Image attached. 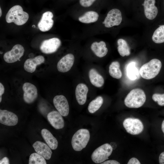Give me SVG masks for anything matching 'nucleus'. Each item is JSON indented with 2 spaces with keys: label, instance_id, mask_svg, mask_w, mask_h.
Returning a JSON list of instances; mask_svg holds the SVG:
<instances>
[{
  "label": "nucleus",
  "instance_id": "0eeeda50",
  "mask_svg": "<svg viewBox=\"0 0 164 164\" xmlns=\"http://www.w3.org/2000/svg\"><path fill=\"white\" fill-rule=\"evenodd\" d=\"M122 20L121 11L117 9H113L108 12L103 23L106 27L110 28L119 25Z\"/></svg>",
  "mask_w": 164,
  "mask_h": 164
},
{
  "label": "nucleus",
  "instance_id": "bb28decb",
  "mask_svg": "<svg viewBox=\"0 0 164 164\" xmlns=\"http://www.w3.org/2000/svg\"><path fill=\"white\" fill-rule=\"evenodd\" d=\"M103 102V98L101 96H98L93 100L89 104L88 107L89 112L93 113L97 111L101 107Z\"/></svg>",
  "mask_w": 164,
  "mask_h": 164
},
{
  "label": "nucleus",
  "instance_id": "f704fd0d",
  "mask_svg": "<svg viewBox=\"0 0 164 164\" xmlns=\"http://www.w3.org/2000/svg\"><path fill=\"white\" fill-rule=\"evenodd\" d=\"M159 162L160 164H164V152L160 154L159 157Z\"/></svg>",
  "mask_w": 164,
  "mask_h": 164
},
{
  "label": "nucleus",
  "instance_id": "f257e3e1",
  "mask_svg": "<svg viewBox=\"0 0 164 164\" xmlns=\"http://www.w3.org/2000/svg\"><path fill=\"white\" fill-rule=\"evenodd\" d=\"M29 15L24 11L22 7L19 5H15L12 7L7 13L5 19L8 23L14 22L18 26L25 24L28 21Z\"/></svg>",
  "mask_w": 164,
  "mask_h": 164
},
{
  "label": "nucleus",
  "instance_id": "39448f33",
  "mask_svg": "<svg viewBox=\"0 0 164 164\" xmlns=\"http://www.w3.org/2000/svg\"><path fill=\"white\" fill-rule=\"evenodd\" d=\"M112 151L113 148L110 145L104 144L94 151L91 156V159L96 163H101L108 159Z\"/></svg>",
  "mask_w": 164,
  "mask_h": 164
},
{
  "label": "nucleus",
  "instance_id": "c756f323",
  "mask_svg": "<svg viewBox=\"0 0 164 164\" xmlns=\"http://www.w3.org/2000/svg\"><path fill=\"white\" fill-rule=\"evenodd\" d=\"M152 99L154 101L157 102L159 105L164 106V94H154L152 96Z\"/></svg>",
  "mask_w": 164,
  "mask_h": 164
},
{
  "label": "nucleus",
  "instance_id": "4c0bfd02",
  "mask_svg": "<svg viewBox=\"0 0 164 164\" xmlns=\"http://www.w3.org/2000/svg\"><path fill=\"white\" fill-rule=\"evenodd\" d=\"M0 17H1L2 15V11L1 7L0 8Z\"/></svg>",
  "mask_w": 164,
  "mask_h": 164
},
{
  "label": "nucleus",
  "instance_id": "ea45409f",
  "mask_svg": "<svg viewBox=\"0 0 164 164\" xmlns=\"http://www.w3.org/2000/svg\"></svg>",
  "mask_w": 164,
  "mask_h": 164
},
{
  "label": "nucleus",
  "instance_id": "6e6552de",
  "mask_svg": "<svg viewBox=\"0 0 164 164\" xmlns=\"http://www.w3.org/2000/svg\"><path fill=\"white\" fill-rule=\"evenodd\" d=\"M24 49L23 46L20 44L15 45L12 50L5 53L4 56V60L7 63H14L18 60L23 55Z\"/></svg>",
  "mask_w": 164,
  "mask_h": 164
},
{
  "label": "nucleus",
  "instance_id": "2eb2a0df",
  "mask_svg": "<svg viewBox=\"0 0 164 164\" xmlns=\"http://www.w3.org/2000/svg\"><path fill=\"white\" fill-rule=\"evenodd\" d=\"M48 120L51 125L56 129L63 128L64 126V120L62 115L57 111L50 112L47 114Z\"/></svg>",
  "mask_w": 164,
  "mask_h": 164
},
{
  "label": "nucleus",
  "instance_id": "473e14b6",
  "mask_svg": "<svg viewBox=\"0 0 164 164\" xmlns=\"http://www.w3.org/2000/svg\"><path fill=\"white\" fill-rule=\"evenodd\" d=\"M101 164H119L120 163L115 160H109L104 161Z\"/></svg>",
  "mask_w": 164,
  "mask_h": 164
},
{
  "label": "nucleus",
  "instance_id": "72a5a7b5",
  "mask_svg": "<svg viewBox=\"0 0 164 164\" xmlns=\"http://www.w3.org/2000/svg\"><path fill=\"white\" fill-rule=\"evenodd\" d=\"M9 159L7 157H4L0 160V164H9Z\"/></svg>",
  "mask_w": 164,
  "mask_h": 164
},
{
  "label": "nucleus",
  "instance_id": "f3484780",
  "mask_svg": "<svg viewBox=\"0 0 164 164\" xmlns=\"http://www.w3.org/2000/svg\"><path fill=\"white\" fill-rule=\"evenodd\" d=\"M32 146L36 152L43 156L45 159L49 160L50 159L52 152L51 149L46 144L37 141L33 143Z\"/></svg>",
  "mask_w": 164,
  "mask_h": 164
},
{
  "label": "nucleus",
  "instance_id": "20e7f679",
  "mask_svg": "<svg viewBox=\"0 0 164 164\" xmlns=\"http://www.w3.org/2000/svg\"><path fill=\"white\" fill-rule=\"evenodd\" d=\"M90 138L89 131L85 129H80L73 135L72 138L71 145L76 151H81L87 146Z\"/></svg>",
  "mask_w": 164,
  "mask_h": 164
},
{
  "label": "nucleus",
  "instance_id": "a211bd4d",
  "mask_svg": "<svg viewBox=\"0 0 164 164\" xmlns=\"http://www.w3.org/2000/svg\"><path fill=\"white\" fill-rule=\"evenodd\" d=\"M45 60L44 57L41 55L37 56L32 59H28L24 63V68L27 72L33 73L36 70V66L43 63Z\"/></svg>",
  "mask_w": 164,
  "mask_h": 164
},
{
  "label": "nucleus",
  "instance_id": "1a4fd4ad",
  "mask_svg": "<svg viewBox=\"0 0 164 164\" xmlns=\"http://www.w3.org/2000/svg\"><path fill=\"white\" fill-rule=\"evenodd\" d=\"M61 44V41L59 38H53L43 40L40 45V49L44 53L51 54L56 52Z\"/></svg>",
  "mask_w": 164,
  "mask_h": 164
},
{
  "label": "nucleus",
  "instance_id": "412c9836",
  "mask_svg": "<svg viewBox=\"0 0 164 164\" xmlns=\"http://www.w3.org/2000/svg\"><path fill=\"white\" fill-rule=\"evenodd\" d=\"M41 134L45 142L51 149L55 150L57 148L58 141L50 131L46 129H43Z\"/></svg>",
  "mask_w": 164,
  "mask_h": 164
},
{
  "label": "nucleus",
  "instance_id": "393cba45",
  "mask_svg": "<svg viewBox=\"0 0 164 164\" xmlns=\"http://www.w3.org/2000/svg\"><path fill=\"white\" fill-rule=\"evenodd\" d=\"M119 63L117 61L113 62L109 67V73L110 75L113 78L120 79L122 77L121 72L120 69Z\"/></svg>",
  "mask_w": 164,
  "mask_h": 164
},
{
  "label": "nucleus",
  "instance_id": "58836bf2",
  "mask_svg": "<svg viewBox=\"0 0 164 164\" xmlns=\"http://www.w3.org/2000/svg\"><path fill=\"white\" fill-rule=\"evenodd\" d=\"M32 27H35V25H32Z\"/></svg>",
  "mask_w": 164,
  "mask_h": 164
},
{
  "label": "nucleus",
  "instance_id": "423d86ee",
  "mask_svg": "<svg viewBox=\"0 0 164 164\" xmlns=\"http://www.w3.org/2000/svg\"><path fill=\"white\" fill-rule=\"evenodd\" d=\"M123 125L127 132L132 135H137L141 133L144 129L142 122L139 119L129 118L123 121Z\"/></svg>",
  "mask_w": 164,
  "mask_h": 164
},
{
  "label": "nucleus",
  "instance_id": "c85d7f7f",
  "mask_svg": "<svg viewBox=\"0 0 164 164\" xmlns=\"http://www.w3.org/2000/svg\"><path fill=\"white\" fill-rule=\"evenodd\" d=\"M29 164H46L45 159L38 153H33L29 156Z\"/></svg>",
  "mask_w": 164,
  "mask_h": 164
},
{
  "label": "nucleus",
  "instance_id": "cd10ccee",
  "mask_svg": "<svg viewBox=\"0 0 164 164\" xmlns=\"http://www.w3.org/2000/svg\"><path fill=\"white\" fill-rule=\"evenodd\" d=\"M127 74L128 77L132 80H135L138 77V70L134 62L131 63L128 66Z\"/></svg>",
  "mask_w": 164,
  "mask_h": 164
},
{
  "label": "nucleus",
  "instance_id": "aec40b11",
  "mask_svg": "<svg viewBox=\"0 0 164 164\" xmlns=\"http://www.w3.org/2000/svg\"><path fill=\"white\" fill-rule=\"evenodd\" d=\"M91 49L96 56L100 58L105 56L108 52L106 44L103 41L93 43L91 46Z\"/></svg>",
  "mask_w": 164,
  "mask_h": 164
},
{
  "label": "nucleus",
  "instance_id": "dca6fc26",
  "mask_svg": "<svg viewBox=\"0 0 164 164\" xmlns=\"http://www.w3.org/2000/svg\"><path fill=\"white\" fill-rule=\"evenodd\" d=\"M155 0H145L143 4L144 14L148 19L152 20L156 16L158 9L155 5Z\"/></svg>",
  "mask_w": 164,
  "mask_h": 164
},
{
  "label": "nucleus",
  "instance_id": "4468645a",
  "mask_svg": "<svg viewBox=\"0 0 164 164\" xmlns=\"http://www.w3.org/2000/svg\"><path fill=\"white\" fill-rule=\"evenodd\" d=\"M74 61L73 54L69 53L63 56L59 61L57 65L58 71L64 73L69 71L72 67Z\"/></svg>",
  "mask_w": 164,
  "mask_h": 164
},
{
  "label": "nucleus",
  "instance_id": "c9c22d12",
  "mask_svg": "<svg viewBox=\"0 0 164 164\" xmlns=\"http://www.w3.org/2000/svg\"><path fill=\"white\" fill-rule=\"evenodd\" d=\"M5 88L3 84L0 83V97H2V95L4 92Z\"/></svg>",
  "mask_w": 164,
  "mask_h": 164
},
{
  "label": "nucleus",
  "instance_id": "e433bc0d",
  "mask_svg": "<svg viewBox=\"0 0 164 164\" xmlns=\"http://www.w3.org/2000/svg\"><path fill=\"white\" fill-rule=\"evenodd\" d=\"M162 130L164 134V120L162 122Z\"/></svg>",
  "mask_w": 164,
  "mask_h": 164
},
{
  "label": "nucleus",
  "instance_id": "7ed1b4c3",
  "mask_svg": "<svg viewBox=\"0 0 164 164\" xmlns=\"http://www.w3.org/2000/svg\"><path fill=\"white\" fill-rule=\"evenodd\" d=\"M162 65L160 60L157 59H152L141 67L139 73L142 77L144 79H152L159 74Z\"/></svg>",
  "mask_w": 164,
  "mask_h": 164
},
{
  "label": "nucleus",
  "instance_id": "a878e982",
  "mask_svg": "<svg viewBox=\"0 0 164 164\" xmlns=\"http://www.w3.org/2000/svg\"><path fill=\"white\" fill-rule=\"evenodd\" d=\"M152 39L156 43H164V25L160 26L155 31L152 36Z\"/></svg>",
  "mask_w": 164,
  "mask_h": 164
},
{
  "label": "nucleus",
  "instance_id": "7c9ffc66",
  "mask_svg": "<svg viewBox=\"0 0 164 164\" xmlns=\"http://www.w3.org/2000/svg\"><path fill=\"white\" fill-rule=\"evenodd\" d=\"M97 0H79L80 5L85 8L89 7L92 5Z\"/></svg>",
  "mask_w": 164,
  "mask_h": 164
},
{
  "label": "nucleus",
  "instance_id": "b1692460",
  "mask_svg": "<svg viewBox=\"0 0 164 164\" xmlns=\"http://www.w3.org/2000/svg\"><path fill=\"white\" fill-rule=\"evenodd\" d=\"M118 51L122 56H128L130 54V49L126 41L122 39H119L117 41Z\"/></svg>",
  "mask_w": 164,
  "mask_h": 164
},
{
  "label": "nucleus",
  "instance_id": "9b49d317",
  "mask_svg": "<svg viewBox=\"0 0 164 164\" xmlns=\"http://www.w3.org/2000/svg\"><path fill=\"white\" fill-rule=\"evenodd\" d=\"M54 105L60 114L63 116H67L69 113V107L68 102L63 95H56L53 99Z\"/></svg>",
  "mask_w": 164,
  "mask_h": 164
},
{
  "label": "nucleus",
  "instance_id": "2f4dec72",
  "mask_svg": "<svg viewBox=\"0 0 164 164\" xmlns=\"http://www.w3.org/2000/svg\"><path fill=\"white\" fill-rule=\"evenodd\" d=\"M139 161L136 158H132L128 162V164H140Z\"/></svg>",
  "mask_w": 164,
  "mask_h": 164
},
{
  "label": "nucleus",
  "instance_id": "f03ea898",
  "mask_svg": "<svg viewBox=\"0 0 164 164\" xmlns=\"http://www.w3.org/2000/svg\"><path fill=\"white\" fill-rule=\"evenodd\" d=\"M144 91L140 88L132 89L125 97L124 103L129 108H138L142 106L146 101Z\"/></svg>",
  "mask_w": 164,
  "mask_h": 164
},
{
  "label": "nucleus",
  "instance_id": "f8f14e48",
  "mask_svg": "<svg viewBox=\"0 0 164 164\" xmlns=\"http://www.w3.org/2000/svg\"><path fill=\"white\" fill-rule=\"evenodd\" d=\"M53 17V14L50 11H47L43 14L38 24V27L40 31L46 32L52 28L54 23Z\"/></svg>",
  "mask_w": 164,
  "mask_h": 164
},
{
  "label": "nucleus",
  "instance_id": "5701e85b",
  "mask_svg": "<svg viewBox=\"0 0 164 164\" xmlns=\"http://www.w3.org/2000/svg\"><path fill=\"white\" fill-rule=\"evenodd\" d=\"M98 17L99 15L96 12L89 11L80 17L78 20L80 22L83 23H90L96 22Z\"/></svg>",
  "mask_w": 164,
  "mask_h": 164
},
{
  "label": "nucleus",
  "instance_id": "4be33fe9",
  "mask_svg": "<svg viewBox=\"0 0 164 164\" xmlns=\"http://www.w3.org/2000/svg\"><path fill=\"white\" fill-rule=\"evenodd\" d=\"M89 76L91 83L94 86L99 87L103 85L104 78L95 69H91L90 70Z\"/></svg>",
  "mask_w": 164,
  "mask_h": 164
},
{
  "label": "nucleus",
  "instance_id": "6ab92c4d",
  "mask_svg": "<svg viewBox=\"0 0 164 164\" xmlns=\"http://www.w3.org/2000/svg\"><path fill=\"white\" fill-rule=\"evenodd\" d=\"M88 91V88L85 84L80 83L77 86L75 95L77 101L79 104L83 105L86 102Z\"/></svg>",
  "mask_w": 164,
  "mask_h": 164
},
{
  "label": "nucleus",
  "instance_id": "9d476101",
  "mask_svg": "<svg viewBox=\"0 0 164 164\" xmlns=\"http://www.w3.org/2000/svg\"><path fill=\"white\" fill-rule=\"evenodd\" d=\"M22 88L23 91V99L25 102L28 104L33 102L38 96L36 87L30 83L26 82L23 84Z\"/></svg>",
  "mask_w": 164,
  "mask_h": 164
},
{
  "label": "nucleus",
  "instance_id": "ddd939ff",
  "mask_svg": "<svg viewBox=\"0 0 164 164\" xmlns=\"http://www.w3.org/2000/svg\"><path fill=\"white\" fill-rule=\"evenodd\" d=\"M18 118L13 113L6 110H0V122L8 126L16 125L18 122Z\"/></svg>",
  "mask_w": 164,
  "mask_h": 164
}]
</instances>
